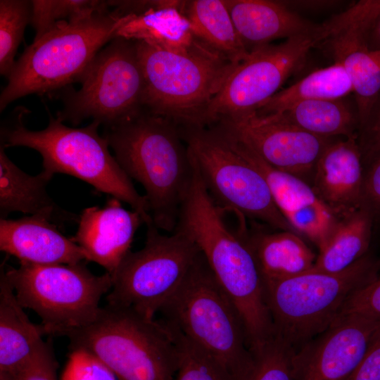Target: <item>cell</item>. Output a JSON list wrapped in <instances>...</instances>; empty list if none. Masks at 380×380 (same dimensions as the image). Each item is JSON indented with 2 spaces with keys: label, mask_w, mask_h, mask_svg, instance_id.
I'll return each mask as SVG.
<instances>
[{
  "label": "cell",
  "mask_w": 380,
  "mask_h": 380,
  "mask_svg": "<svg viewBox=\"0 0 380 380\" xmlns=\"http://www.w3.org/2000/svg\"><path fill=\"white\" fill-rule=\"evenodd\" d=\"M194 175L175 229L197 245L217 281L242 319L253 353L274 337L261 274L244 237L230 229L193 162Z\"/></svg>",
  "instance_id": "obj_1"
},
{
  "label": "cell",
  "mask_w": 380,
  "mask_h": 380,
  "mask_svg": "<svg viewBox=\"0 0 380 380\" xmlns=\"http://www.w3.org/2000/svg\"><path fill=\"white\" fill-rule=\"evenodd\" d=\"M102 136L125 173L145 189L155 227L174 232L194 175L193 163L179 127L143 110L104 127Z\"/></svg>",
  "instance_id": "obj_2"
},
{
  "label": "cell",
  "mask_w": 380,
  "mask_h": 380,
  "mask_svg": "<svg viewBox=\"0 0 380 380\" xmlns=\"http://www.w3.org/2000/svg\"><path fill=\"white\" fill-rule=\"evenodd\" d=\"M125 13L117 8L63 20L34 39L15 61L0 96V111L25 96L80 82L101 48L115 37Z\"/></svg>",
  "instance_id": "obj_3"
},
{
  "label": "cell",
  "mask_w": 380,
  "mask_h": 380,
  "mask_svg": "<svg viewBox=\"0 0 380 380\" xmlns=\"http://www.w3.org/2000/svg\"><path fill=\"white\" fill-rule=\"evenodd\" d=\"M25 111L20 110L12 123L1 127V144L4 148L24 146L37 151L42 158L43 170L83 180L96 190L129 205L140 214L146 226L153 223L146 197L137 192L132 179L110 153L107 140L98 133L99 122L70 127L50 115L45 129L33 131L23 122Z\"/></svg>",
  "instance_id": "obj_4"
},
{
  "label": "cell",
  "mask_w": 380,
  "mask_h": 380,
  "mask_svg": "<svg viewBox=\"0 0 380 380\" xmlns=\"http://www.w3.org/2000/svg\"><path fill=\"white\" fill-rule=\"evenodd\" d=\"M134 42L144 77V109L180 127H205L208 106L237 65L197 39L183 52Z\"/></svg>",
  "instance_id": "obj_5"
},
{
  "label": "cell",
  "mask_w": 380,
  "mask_h": 380,
  "mask_svg": "<svg viewBox=\"0 0 380 380\" xmlns=\"http://www.w3.org/2000/svg\"><path fill=\"white\" fill-rule=\"evenodd\" d=\"M159 312L160 320L213 357L234 380L247 379L254 355L243 323L202 253Z\"/></svg>",
  "instance_id": "obj_6"
},
{
  "label": "cell",
  "mask_w": 380,
  "mask_h": 380,
  "mask_svg": "<svg viewBox=\"0 0 380 380\" xmlns=\"http://www.w3.org/2000/svg\"><path fill=\"white\" fill-rule=\"evenodd\" d=\"M70 348L97 357L118 380H174L178 352L170 329L133 309L107 304L95 320L67 331Z\"/></svg>",
  "instance_id": "obj_7"
},
{
  "label": "cell",
  "mask_w": 380,
  "mask_h": 380,
  "mask_svg": "<svg viewBox=\"0 0 380 380\" xmlns=\"http://www.w3.org/2000/svg\"><path fill=\"white\" fill-rule=\"evenodd\" d=\"M379 270L380 260L367 253L340 272L311 270L290 278L264 281L274 336L295 352L327 329L348 298L374 280Z\"/></svg>",
  "instance_id": "obj_8"
},
{
  "label": "cell",
  "mask_w": 380,
  "mask_h": 380,
  "mask_svg": "<svg viewBox=\"0 0 380 380\" xmlns=\"http://www.w3.org/2000/svg\"><path fill=\"white\" fill-rule=\"evenodd\" d=\"M179 128L207 191L223 212L296 233L276 207L262 175L218 127Z\"/></svg>",
  "instance_id": "obj_9"
},
{
  "label": "cell",
  "mask_w": 380,
  "mask_h": 380,
  "mask_svg": "<svg viewBox=\"0 0 380 380\" xmlns=\"http://www.w3.org/2000/svg\"><path fill=\"white\" fill-rule=\"evenodd\" d=\"M19 303L41 318L45 334L63 336L97 317L101 297L112 287V277L92 274L76 264L20 263L4 269Z\"/></svg>",
  "instance_id": "obj_10"
},
{
  "label": "cell",
  "mask_w": 380,
  "mask_h": 380,
  "mask_svg": "<svg viewBox=\"0 0 380 380\" xmlns=\"http://www.w3.org/2000/svg\"><path fill=\"white\" fill-rule=\"evenodd\" d=\"M144 246L125 255L111 275L108 304L126 307L154 318L180 287L201 253L184 232L160 233L146 225Z\"/></svg>",
  "instance_id": "obj_11"
},
{
  "label": "cell",
  "mask_w": 380,
  "mask_h": 380,
  "mask_svg": "<svg viewBox=\"0 0 380 380\" xmlns=\"http://www.w3.org/2000/svg\"><path fill=\"white\" fill-rule=\"evenodd\" d=\"M64 97L57 113L63 122L79 125L91 118L104 127L119 123L143 107L144 77L135 42L115 37L101 49L80 80Z\"/></svg>",
  "instance_id": "obj_12"
},
{
  "label": "cell",
  "mask_w": 380,
  "mask_h": 380,
  "mask_svg": "<svg viewBox=\"0 0 380 380\" xmlns=\"http://www.w3.org/2000/svg\"><path fill=\"white\" fill-rule=\"evenodd\" d=\"M329 32V22L316 32L251 51L238 64L208 106L205 127L255 111L303 64L310 51L319 47Z\"/></svg>",
  "instance_id": "obj_13"
},
{
  "label": "cell",
  "mask_w": 380,
  "mask_h": 380,
  "mask_svg": "<svg viewBox=\"0 0 380 380\" xmlns=\"http://www.w3.org/2000/svg\"><path fill=\"white\" fill-rule=\"evenodd\" d=\"M379 13L380 0L355 3L328 20L329 32L319 46L343 67L352 81L360 127L380 93V49L369 50L367 45L370 29Z\"/></svg>",
  "instance_id": "obj_14"
},
{
  "label": "cell",
  "mask_w": 380,
  "mask_h": 380,
  "mask_svg": "<svg viewBox=\"0 0 380 380\" xmlns=\"http://www.w3.org/2000/svg\"><path fill=\"white\" fill-rule=\"evenodd\" d=\"M243 143L277 170L298 177L311 185L316 163L335 138H324L255 111L213 125Z\"/></svg>",
  "instance_id": "obj_15"
},
{
  "label": "cell",
  "mask_w": 380,
  "mask_h": 380,
  "mask_svg": "<svg viewBox=\"0 0 380 380\" xmlns=\"http://www.w3.org/2000/svg\"><path fill=\"white\" fill-rule=\"evenodd\" d=\"M380 320L350 314L293 353L294 380H346L366 353Z\"/></svg>",
  "instance_id": "obj_16"
},
{
  "label": "cell",
  "mask_w": 380,
  "mask_h": 380,
  "mask_svg": "<svg viewBox=\"0 0 380 380\" xmlns=\"http://www.w3.org/2000/svg\"><path fill=\"white\" fill-rule=\"evenodd\" d=\"M220 130L233 148L262 175L276 207L294 231L312 241L319 251L323 249L339 220L311 185L298 177L272 167L248 146Z\"/></svg>",
  "instance_id": "obj_17"
},
{
  "label": "cell",
  "mask_w": 380,
  "mask_h": 380,
  "mask_svg": "<svg viewBox=\"0 0 380 380\" xmlns=\"http://www.w3.org/2000/svg\"><path fill=\"white\" fill-rule=\"evenodd\" d=\"M364 177L357 137L334 139L316 163L311 186L341 221L360 209Z\"/></svg>",
  "instance_id": "obj_18"
},
{
  "label": "cell",
  "mask_w": 380,
  "mask_h": 380,
  "mask_svg": "<svg viewBox=\"0 0 380 380\" xmlns=\"http://www.w3.org/2000/svg\"><path fill=\"white\" fill-rule=\"evenodd\" d=\"M72 240L93 261L112 275L130 251L134 234L144 220L137 212L125 209L121 201L110 198L104 207H89L80 216Z\"/></svg>",
  "instance_id": "obj_19"
},
{
  "label": "cell",
  "mask_w": 380,
  "mask_h": 380,
  "mask_svg": "<svg viewBox=\"0 0 380 380\" xmlns=\"http://www.w3.org/2000/svg\"><path fill=\"white\" fill-rule=\"evenodd\" d=\"M0 249L20 263L76 264L86 260L84 251L44 217L0 219Z\"/></svg>",
  "instance_id": "obj_20"
},
{
  "label": "cell",
  "mask_w": 380,
  "mask_h": 380,
  "mask_svg": "<svg viewBox=\"0 0 380 380\" xmlns=\"http://www.w3.org/2000/svg\"><path fill=\"white\" fill-rule=\"evenodd\" d=\"M224 3L249 52L273 40L312 33L322 26L303 18L282 1L224 0Z\"/></svg>",
  "instance_id": "obj_21"
},
{
  "label": "cell",
  "mask_w": 380,
  "mask_h": 380,
  "mask_svg": "<svg viewBox=\"0 0 380 380\" xmlns=\"http://www.w3.org/2000/svg\"><path fill=\"white\" fill-rule=\"evenodd\" d=\"M262 276V281L290 278L311 270L317 255L302 236L292 231L265 230L239 223Z\"/></svg>",
  "instance_id": "obj_22"
},
{
  "label": "cell",
  "mask_w": 380,
  "mask_h": 380,
  "mask_svg": "<svg viewBox=\"0 0 380 380\" xmlns=\"http://www.w3.org/2000/svg\"><path fill=\"white\" fill-rule=\"evenodd\" d=\"M16 298L4 267L0 274V380H15L44 341Z\"/></svg>",
  "instance_id": "obj_23"
},
{
  "label": "cell",
  "mask_w": 380,
  "mask_h": 380,
  "mask_svg": "<svg viewBox=\"0 0 380 380\" xmlns=\"http://www.w3.org/2000/svg\"><path fill=\"white\" fill-rule=\"evenodd\" d=\"M53 175L42 170L30 175L14 164L0 144V217L13 212L44 217L53 223L79 222L80 217L61 208L46 187Z\"/></svg>",
  "instance_id": "obj_24"
},
{
  "label": "cell",
  "mask_w": 380,
  "mask_h": 380,
  "mask_svg": "<svg viewBox=\"0 0 380 380\" xmlns=\"http://www.w3.org/2000/svg\"><path fill=\"white\" fill-rule=\"evenodd\" d=\"M183 1H166L142 13H126L115 37L143 41L172 51L189 50L196 39L182 12Z\"/></svg>",
  "instance_id": "obj_25"
},
{
  "label": "cell",
  "mask_w": 380,
  "mask_h": 380,
  "mask_svg": "<svg viewBox=\"0 0 380 380\" xmlns=\"http://www.w3.org/2000/svg\"><path fill=\"white\" fill-rule=\"evenodd\" d=\"M182 12L194 37L232 63L238 65L249 55L224 0L184 1Z\"/></svg>",
  "instance_id": "obj_26"
},
{
  "label": "cell",
  "mask_w": 380,
  "mask_h": 380,
  "mask_svg": "<svg viewBox=\"0 0 380 380\" xmlns=\"http://www.w3.org/2000/svg\"><path fill=\"white\" fill-rule=\"evenodd\" d=\"M270 115L324 138L357 137L360 128L357 110L344 99L303 101Z\"/></svg>",
  "instance_id": "obj_27"
},
{
  "label": "cell",
  "mask_w": 380,
  "mask_h": 380,
  "mask_svg": "<svg viewBox=\"0 0 380 380\" xmlns=\"http://www.w3.org/2000/svg\"><path fill=\"white\" fill-rule=\"evenodd\" d=\"M351 93L353 85L348 74L340 63L334 62L279 90L262 103L255 113L260 116L278 114L300 101L341 99Z\"/></svg>",
  "instance_id": "obj_28"
},
{
  "label": "cell",
  "mask_w": 380,
  "mask_h": 380,
  "mask_svg": "<svg viewBox=\"0 0 380 380\" xmlns=\"http://www.w3.org/2000/svg\"><path fill=\"white\" fill-rule=\"evenodd\" d=\"M374 220L361 208L339 221L326 246L319 251L312 270L337 272L344 270L367 254Z\"/></svg>",
  "instance_id": "obj_29"
},
{
  "label": "cell",
  "mask_w": 380,
  "mask_h": 380,
  "mask_svg": "<svg viewBox=\"0 0 380 380\" xmlns=\"http://www.w3.org/2000/svg\"><path fill=\"white\" fill-rule=\"evenodd\" d=\"M31 20V1H0V73L8 77L25 27Z\"/></svg>",
  "instance_id": "obj_30"
},
{
  "label": "cell",
  "mask_w": 380,
  "mask_h": 380,
  "mask_svg": "<svg viewBox=\"0 0 380 380\" xmlns=\"http://www.w3.org/2000/svg\"><path fill=\"white\" fill-rule=\"evenodd\" d=\"M176 342L178 361L174 380H234L213 357L174 327L163 322Z\"/></svg>",
  "instance_id": "obj_31"
},
{
  "label": "cell",
  "mask_w": 380,
  "mask_h": 380,
  "mask_svg": "<svg viewBox=\"0 0 380 380\" xmlns=\"http://www.w3.org/2000/svg\"><path fill=\"white\" fill-rule=\"evenodd\" d=\"M109 1L33 0L30 24L38 39L61 21L90 15L109 8Z\"/></svg>",
  "instance_id": "obj_32"
},
{
  "label": "cell",
  "mask_w": 380,
  "mask_h": 380,
  "mask_svg": "<svg viewBox=\"0 0 380 380\" xmlns=\"http://www.w3.org/2000/svg\"><path fill=\"white\" fill-rule=\"evenodd\" d=\"M293 350L274 336L253 354V366L246 380H294Z\"/></svg>",
  "instance_id": "obj_33"
},
{
  "label": "cell",
  "mask_w": 380,
  "mask_h": 380,
  "mask_svg": "<svg viewBox=\"0 0 380 380\" xmlns=\"http://www.w3.org/2000/svg\"><path fill=\"white\" fill-rule=\"evenodd\" d=\"M113 373L94 355L74 349L70 355L63 380H115Z\"/></svg>",
  "instance_id": "obj_34"
},
{
  "label": "cell",
  "mask_w": 380,
  "mask_h": 380,
  "mask_svg": "<svg viewBox=\"0 0 380 380\" xmlns=\"http://www.w3.org/2000/svg\"><path fill=\"white\" fill-rule=\"evenodd\" d=\"M350 314L380 320V275L355 291L346 301L338 317Z\"/></svg>",
  "instance_id": "obj_35"
},
{
  "label": "cell",
  "mask_w": 380,
  "mask_h": 380,
  "mask_svg": "<svg viewBox=\"0 0 380 380\" xmlns=\"http://www.w3.org/2000/svg\"><path fill=\"white\" fill-rule=\"evenodd\" d=\"M357 142L365 170L380 156V93L367 120L358 130Z\"/></svg>",
  "instance_id": "obj_36"
},
{
  "label": "cell",
  "mask_w": 380,
  "mask_h": 380,
  "mask_svg": "<svg viewBox=\"0 0 380 380\" xmlns=\"http://www.w3.org/2000/svg\"><path fill=\"white\" fill-rule=\"evenodd\" d=\"M57 369L51 341H44L15 380H58Z\"/></svg>",
  "instance_id": "obj_37"
},
{
  "label": "cell",
  "mask_w": 380,
  "mask_h": 380,
  "mask_svg": "<svg viewBox=\"0 0 380 380\" xmlns=\"http://www.w3.org/2000/svg\"><path fill=\"white\" fill-rule=\"evenodd\" d=\"M361 208L369 211L374 223L380 222V156L365 170Z\"/></svg>",
  "instance_id": "obj_38"
},
{
  "label": "cell",
  "mask_w": 380,
  "mask_h": 380,
  "mask_svg": "<svg viewBox=\"0 0 380 380\" xmlns=\"http://www.w3.org/2000/svg\"><path fill=\"white\" fill-rule=\"evenodd\" d=\"M346 380H380V327L360 364Z\"/></svg>",
  "instance_id": "obj_39"
},
{
  "label": "cell",
  "mask_w": 380,
  "mask_h": 380,
  "mask_svg": "<svg viewBox=\"0 0 380 380\" xmlns=\"http://www.w3.org/2000/svg\"><path fill=\"white\" fill-rule=\"evenodd\" d=\"M367 45L369 50L380 49V13L370 29Z\"/></svg>",
  "instance_id": "obj_40"
}]
</instances>
